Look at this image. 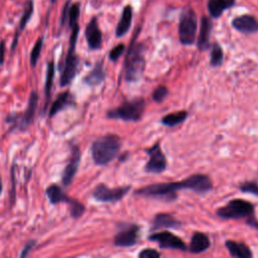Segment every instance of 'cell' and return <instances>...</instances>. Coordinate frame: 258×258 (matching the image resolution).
I'll use <instances>...</instances> for the list:
<instances>
[{
  "label": "cell",
  "mask_w": 258,
  "mask_h": 258,
  "mask_svg": "<svg viewBox=\"0 0 258 258\" xmlns=\"http://www.w3.org/2000/svg\"><path fill=\"white\" fill-rule=\"evenodd\" d=\"M178 190H192L198 194H205L213 190V183L208 176L197 174L180 182L150 185L137 190L135 194L142 197L161 199L167 202H173L177 199L176 191Z\"/></svg>",
  "instance_id": "cell-1"
},
{
  "label": "cell",
  "mask_w": 258,
  "mask_h": 258,
  "mask_svg": "<svg viewBox=\"0 0 258 258\" xmlns=\"http://www.w3.org/2000/svg\"><path fill=\"white\" fill-rule=\"evenodd\" d=\"M122 142L118 135L108 134L96 139L91 147L94 162L105 165L115 158L121 150Z\"/></svg>",
  "instance_id": "cell-2"
},
{
  "label": "cell",
  "mask_w": 258,
  "mask_h": 258,
  "mask_svg": "<svg viewBox=\"0 0 258 258\" xmlns=\"http://www.w3.org/2000/svg\"><path fill=\"white\" fill-rule=\"evenodd\" d=\"M137 34L130 44L124 62V79L128 83L137 82L146 68L145 47L135 42Z\"/></svg>",
  "instance_id": "cell-3"
},
{
  "label": "cell",
  "mask_w": 258,
  "mask_h": 258,
  "mask_svg": "<svg viewBox=\"0 0 258 258\" xmlns=\"http://www.w3.org/2000/svg\"><path fill=\"white\" fill-rule=\"evenodd\" d=\"M217 216L223 220L246 219L247 224L258 229V221L254 217V205L243 199H233L217 210Z\"/></svg>",
  "instance_id": "cell-4"
},
{
  "label": "cell",
  "mask_w": 258,
  "mask_h": 258,
  "mask_svg": "<svg viewBox=\"0 0 258 258\" xmlns=\"http://www.w3.org/2000/svg\"><path fill=\"white\" fill-rule=\"evenodd\" d=\"M79 32H80L79 25L76 24L72 28V35H71V39H70V47H69V51H68L67 55H66L64 68H63V71H62V75H61L60 83H61L62 87H66V86H69L77 75L80 60L78 58V55L76 54V45H77Z\"/></svg>",
  "instance_id": "cell-5"
},
{
  "label": "cell",
  "mask_w": 258,
  "mask_h": 258,
  "mask_svg": "<svg viewBox=\"0 0 258 258\" xmlns=\"http://www.w3.org/2000/svg\"><path fill=\"white\" fill-rule=\"evenodd\" d=\"M146 109V101L137 98L123 103L121 106L109 110L107 117L111 119H120L123 121H138L141 119Z\"/></svg>",
  "instance_id": "cell-6"
},
{
  "label": "cell",
  "mask_w": 258,
  "mask_h": 258,
  "mask_svg": "<svg viewBox=\"0 0 258 258\" xmlns=\"http://www.w3.org/2000/svg\"><path fill=\"white\" fill-rule=\"evenodd\" d=\"M197 15L191 7H187L183 10L179 25L180 42L185 46H191L196 41L197 35Z\"/></svg>",
  "instance_id": "cell-7"
},
{
  "label": "cell",
  "mask_w": 258,
  "mask_h": 258,
  "mask_svg": "<svg viewBox=\"0 0 258 258\" xmlns=\"http://www.w3.org/2000/svg\"><path fill=\"white\" fill-rule=\"evenodd\" d=\"M130 190V186L110 189L104 184H100L93 191V198L102 203H116L122 200Z\"/></svg>",
  "instance_id": "cell-8"
},
{
  "label": "cell",
  "mask_w": 258,
  "mask_h": 258,
  "mask_svg": "<svg viewBox=\"0 0 258 258\" xmlns=\"http://www.w3.org/2000/svg\"><path fill=\"white\" fill-rule=\"evenodd\" d=\"M147 153L150 155V159L146 164L147 173L160 174L164 171L167 166V161L161 151L159 142H156L153 148L147 150Z\"/></svg>",
  "instance_id": "cell-9"
},
{
  "label": "cell",
  "mask_w": 258,
  "mask_h": 258,
  "mask_svg": "<svg viewBox=\"0 0 258 258\" xmlns=\"http://www.w3.org/2000/svg\"><path fill=\"white\" fill-rule=\"evenodd\" d=\"M149 239L158 243L159 247L162 249H178L182 251L187 250L185 242L180 237L168 231L154 233L149 237Z\"/></svg>",
  "instance_id": "cell-10"
},
{
  "label": "cell",
  "mask_w": 258,
  "mask_h": 258,
  "mask_svg": "<svg viewBox=\"0 0 258 258\" xmlns=\"http://www.w3.org/2000/svg\"><path fill=\"white\" fill-rule=\"evenodd\" d=\"M140 237V227L138 225H128L117 233L114 238V244L117 247H131L138 243Z\"/></svg>",
  "instance_id": "cell-11"
},
{
  "label": "cell",
  "mask_w": 258,
  "mask_h": 258,
  "mask_svg": "<svg viewBox=\"0 0 258 258\" xmlns=\"http://www.w3.org/2000/svg\"><path fill=\"white\" fill-rule=\"evenodd\" d=\"M81 160V152L80 149L76 146L71 148V157L68 162V164L65 167V170L63 173L62 182L65 187H69L71 183L73 182V179L77 173L79 164Z\"/></svg>",
  "instance_id": "cell-12"
},
{
  "label": "cell",
  "mask_w": 258,
  "mask_h": 258,
  "mask_svg": "<svg viewBox=\"0 0 258 258\" xmlns=\"http://www.w3.org/2000/svg\"><path fill=\"white\" fill-rule=\"evenodd\" d=\"M85 37L91 50H98L102 45V33L96 17H93L85 31Z\"/></svg>",
  "instance_id": "cell-13"
},
{
  "label": "cell",
  "mask_w": 258,
  "mask_h": 258,
  "mask_svg": "<svg viewBox=\"0 0 258 258\" xmlns=\"http://www.w3.org/2000/svg\"><path fill=\"white\" fill-rule=\"evenodd\" d=\"M232 25L236 31L245 35L258 33V20L252 15L244 14L235 17L232 21Z\"/></svg>",
  "instance_id": "cell-14"
},
{
  "label": "cell",
  "mask_w": 258,
  "mask_h": 258,
  "mask_svg": "<svg viewBox=\"0 0 258 258\" xmlns=\"http://www.w3.org/2000/svg\"><path fill=\"white\" fill-rule=\"evenodd\" d=\"M180 227H182V222L178 221L173 216H170L168 214L159 213V214L155 215L153 220L151 231L155 232V231L160 230V229H164V228L165 229H167V228L179 229Z\"/></svg>",
  "instance_id": "cell-15"
},
{
  "label": "cell",
  "mask_w": 258,
  "mask_h": 258,
  "mask_svg": "<svg viewBox=\"0 0 258 258\" xmlns=\"http://www.w3.org/2000/svg\"><path fill=\"white\" fill-rule=\"evenodd\" d=\"M212 31V21L209 17L203 16L202 21H201V28L198 38V49L203 52L209 49L210 47V36Z\"/></svg>",
  "instance_id": "cell-16"
},
{
  "label": "cell",
  "mask_w": 258,
  "mask_h": 258,
  "mask_svg": "<svg viewBox=\"0 0 258 258\" xmlns=\"http://www.w3.org/2000/svg\"><path fill=\"white\" fill-rule=\"evenodd\" d=\"M210 246H211V241L205 233L196 232L192 237L189 250L191 253L198 254L208 250Z\"/></svg>",
  "instance_id": "cell-17"
},
{
  "label": "cell",
  "mask_w": 258,
  "mask_h": 258,
  "mask_svg": "<svg viewBox=\"0 0 258 258\" xmlns=\"http://www.w3.org/2000/svg\"><path fill=\"white\" fill-rule=\"evenodd\" d=\"M38 101H39V95H38L37 92L33 91L31 93L30 101H28V105H27V108L24 112V115H23V117L20 121V128L21 129H24V128L28 127L32 124L34 117H35V114H36Z\"/></svg>",
  "instance_id": "cell-18"
},
{
  "label": "cell",
  "mask_w": 258,
  "mask_h": 258,
  "mask_svg": "<svg viewBox=\"0 0 258 258\" xmlns=\"http://www.w3.org/2000/svg\"><path fill=\"white\" fill-rule=\"evenodd\" d=\"M225 246L232 257L251 258L253 256L250 248L244 243H237L233 240H227Z\"/></svg>",
  "instance_id": "cell-19"
},
{
  "label": "cell",
  "mask_w": 258,
  "mask_h": 258,
  "mask_svg": "<svg viewBox=\"0 0 258 258\" xmlns=\"http://www.w3.org/2000/svg\"><path fill=\"white\" fill-rule=\"evenodd\" d=\"M34 13V1L33 0H27V1L25 2L24 4V9H23V13H22V16L20 18V21H19V26H18V32L17 34L15 35V38L13 40V43H12V47H11V50L12 52L15 50V46L17 45V40H18V36L20 34V32H22L25 26L27 25L28 21H30L32 15Z\"/></svg>",
  "instance_id": "cell-20"
},
{
  "label": "cell",
  "mask_w": 258,
  "mask_h": 258,
  "mask_svg": "<svg viewBox=\"0 0 258 258\" xmlns=\"http://www.w3.org/2000/svg\"><path fill=\"white\" fill-rule=\"evenodd\" d=\"M235 1L236 0H209L208 10L214 18H217L226 9L232 7L234 5Z\"/></svg>",
  "instance_id": "cell-21"
},
{
  "label": "cell",
  "mask_w": 258,
  "mask_h": 258,
  "mask_svg": "<svg viewBox=\"0 0 258 258\" xmlns=\"http://www.w3.org/2000/svg\"><path fill=\"white\" fill-rule=\"evenodd\" d=\"M105 71L103 68V62H98L94 69L84 78V82L85 84H87L91 87H94V86H98L100 85L104 80H105Z\"/></svg>",
  "instance_id": "cell-22"
},
{
  "label": "cell",
  "mask_w": 258,
  "mask_h": 258,
  "mask_svg": "<svg viewBox=\"0 0 258 258\" xmlns=\"http://www.w3.org/2000/svg\"><path fill=\"white\" fill-rule=\"evenodd\" d=\"M131 21H132V7L130 5H127L124 7L121 18L116 26V37L121 38L125 34H127L131 26Z\"/></svg>",
  "instance_id": "cell-23"
},
{
  "label": "cell",
  "mask_w": 258,
  "mask_h": 258,
  "mask_svg": "<svg viewBox=\"0 0 258 258\" xmlns=\"http://www.w3.org/2000/svg\"><path fill=\"white\" fill-rule=\"evenodd\" d=\"M47 196L50 200V202L52 205H56V204H60V203H69L70 201V197H68L63 189L58 186V185H52L47 189Z\"/></svg>",
  "instance_id": "cell-24"
},
{
  "label": "cell",
  "mask_w": 258,
  "mask_h": 258,
  "mask_svg": "<svg viewBox=\"0 0 258 258\" xmlns=\"http://www.w3.org/2000/svg\"><path fill=\"white\" fill-rule=\"evenodd\" d=\"M71 104H72V96H71L70 92L66 91V92L61 93L58 97H56L54 102L52 104L50 112H49V116L50 117L54 116L55 114H58L60 111L64 110Z\"/></svg>",
  "instance_id": "cell-25"
},
{
  "label": "cell",
  "mask_w": 258,
  "mask_h": 258,
  "mask_svg": "<svg viewBox=\"0 0 258 258\" xmlns=\"http://www.w3.org/2000/svg\"><path fill=\"white\" fill-rule=\"evenodd\" d=\"M189 116L187 111H179L175 113L167 114L161 119V123L167 127H175L181 123H183Z\"/></svg>",
  "instance_id": "cell-26"
},
{
  "label": "cell",
  "mask_w": 258,
  "mask_h": 258,
  "mask_svg": "<svg viewBox=\"0 0 258 258\" xmlns=\"http://www.w3.org/2000/svg\"><path fill=\"white\" fill-rule=\"evenodd\" d=\"M211 66L219 67L223 63V50L218 44H214L211 51Z\"/></svg>",
  "instance_id": "cell-27"
},
{
  "label": "cell",
  "mask_w": 258,
  "mask_h": 258,
  "mask_svg": "<svg viewBox=\"0 0 258 258\" xmlns=\"http://www.w3.org/2000/svg\"><path fill=\"white\" fill-rule=\"evenodd\" d=\"M53 76H54V64H53V62L52 61V62H50L49 65H48L47 79H46V86H45V92H46V98H47V100L50 99Z\"/></svg>",
  "instance_id": "cell-28"
},
{
  "label": "cell",
  "mask_w": 258,
  "mask_h": 258,
  "mask_svg": "<svg viewBox=\"0 0 258 258\" xmlns=\"http://www.w3.org/2000/svg\"><path fill=\"white\" fill-rule=\"evenodd\" d=\"M80 17V4L73 3L69 6L68 9V21L71 28L78 24V19Z\"/></svg>",
  "instance_id": "cell-29"
},
{
  "label": "cell",
  "mask_w": 258,
  "mask_h": 258,
  "mask_svg": "<svg viewBox=\"0 0 258 258\" xmlns=\"http://www.w3.org/2000/svg\"><path fill=\"white\" fill-rule=\"evenodd\" d=\"M68 205L70 207L71 216L73 218H80L85 213V206L82 203H80L79 201H77L75 199L71 198Z\"/></svg>",
  "instance_id": "cell-30"
},
{
  "label": "cell",
  "mask_w": 258,
  "mask_h": 258,
  "mask_svg": "<svg viewBox=\"0 0 258 258\" xmlns=\"http://www.w3.org/2000/svg\"><path fill=\"white\" fill-rule=\"evenodd\" d=\"M43 45H44V38H40L37 43L35 44L33 51L31 52V65L32 67H36L39 59H40V55H41V52L43 49Z\"/></svg>",
  "instance_id": "cell-31"
},
{
  "label": "cell",
  "mask_w": 258,
  "mask_h": 258,
  "mask_svg": "<svg viewBox=\"0 0 258 258\" xmlns=\"http://www.w3.org/2000/svg\"><path fill=\"white\" fill-rule=\"evenodd\" d=\"M167 94H168V89L165 87V86H158L153 93V99L155 102L160 103L166 98Z\"/></svg>",
  "instance_id": "cell-32"
},
{
  "label": "cell",
  "mask_w": 258,
  "mask_h": 258,
  "mask_svg": "<svg viewBox=\"0 0 258 258\" xmlns=\"http://www.w3.org/2000/svg\"><path fill=\"white\" fill-rule=\"evenodd\" d=\"M240 191L258 197V184L256 182H245L240 186Z\"/></svg>",
  "instance_id": "cell-33"
},
{
  "label": "cell",
  "mask_w": 258,
  "mask_h": 258,
  "mask_svg": "<svg viewBox=\"0 0 258 258\" xmlns=\"http://www.w3.org/2000/svg\"><path fill=\"white\" fill-rule=\"evenodd\" d=\"M124 51H125V46L123 44L117 45L115 48H113L111 50V52H109V59L113 62H116L123 54Z\"/></svg>",
  "instance_id": "cell-34"
},
{
  "label": "cell",
  "mask_w": 258,
  "mask_h": 258,
  "mask_svg": "<svg viewBox=\"0 0 258 258\" xmlns=\"http://www.w3.org/2000/svg\"><path fill=\"white\" fill-rule=\"evenodd\" d=\"M138 256L140 258H158L160 256V253L155 249L146 248L138 254Z\"/></svg>",
  "instance_id": "cell-35"
},
{
  "label": "cell",
  "mask_w": 258,
  "mask_h": 258,
  "mask_svg": "<svg viewBox=\"0 0 258 258\" xmlns=\"http://www.w3.org/2000/svg\"><path fill=\"white\" fill-rule=\"evenodd\" d=\"M36 244H37V241H36V240L27 242V243L25 244V246H24V248H23L21 254H20V257H26V256L28 255V253H30V252L34 249V247L36 246Z\"/></svg>",
  "instance_id": "cell-36"
},
{
  "label": "cell",
  "mask_w": 258,
  "mask_h": 258,
  "mask_svg": "<svg viewBox=\"0 0 258 258\" xmlns=\"http://www.w3.org/2000/svg\"><path fill=\"white\" fill-rule=\"evenodd\" d=\"M69 6H70V1H68L65 4L64 8H63V13H62V17H61V24L62 25H64L67 22V20H68V9H69Z\"/></svg>",
  "instance_id": "cell-37"
},
{
  "label": "cell",
  "mask_w": 258,
  "mask_h": 258,
  "mask_svg": "<svg viewBox=\"0 0 258 258\" xmlns=\"http://www.w3.org/2000/svg\"><path fill=\"white\" fill-rule=\"evenodd\" d=\"M4 53H5V43L2 41L0 43V65L4 63Z\"/></svg>",
  "instance_id": "cell-38"
},
{
  "label": "cell",
  "mask_w": 258,
  "mask_h": 258,
  "mask_svg": "<svg viewBox=\"0 0 258 258\" xmlns=\"http://www.w3.org/2000/svg\"><path fill=\"white\" fill-rule=\"evenodd\" d=\"M2 193V181H1V178H0V195H1Z\"/></svg>",
  "instance_id": "cell-39"
},
{
  "label": "cell",
  "mask_w": 258,
  "mask_h": 258,
  "mask_svg": "<svg viewBox=\"0 0 258 258\" xmlns=\"http://www.w3.org/2000/svg\"><path fill=\"white\" fill-rule=\"evenodd\" d=\"M55 1H56V0H51V3H52V4H53Z\"/></svg>",
  "instance_id": "cell-40"
}]
</instances>
